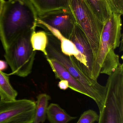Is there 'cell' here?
I'll list each match as a JSON object with an SVG mask.
<instances>
[{"label":"cell","instance_id":"obj_1","mask_svg":"<svg viewBox=\"0 0 123 123\" xmlns=\"http://www.w3.org/2000/svg\"><path fill=\"white\" fill-rule=\"evenodd\" d=\"M38 18L29 0L5 1L0 13V39L5 51L21 35L35 31Z\"/></svg>","mask_w":123,"mask_h":123},{"label":"cell","instance_id":"obj_2","mask_svg":"<svg viewBox=\"0 0 123 123\" xmlns=\"http://www.w3.org/2000/svg\"><path fill=\"white\" fill-rule=\"evenodd\" d=\"M122 15L113 13L104 22L95 62V80H97L100 74L109 76L121 64L119 55L115 50L121 42Z\"/></svg>","mask_w":123,"mask_h":123},{"label":"cell","instance_id":"obj_3","mask_svg":"<svg viewBox=\"0 0 123 123\" xmlns=\"http://www.w3.org/2000/svg\"><path fill=\"white\" fill-rule=\"evenodd\" d=\"M98 123H123V64L109 75Z\"/></svg>","mask_w":123,"mask_h":123},{"label":"cell","instance_id":"obj_4","mask_svg":"<svg viewBox=\"0 0 123 123\" xmlns=\"http://www.w3.org/2000/svg\"><path fill=\"white\" fill-rule=\"evenodd\" d=\"M47 56L56 60L63 65L71 74L80 82L88 91L91 98L101 110L104 105L106 95L105 86L99 84L97 80L93 79L82 71L78 62L74 56H68L64 54L61 50L48 40L46 47Z\"/></svg>","mask_w":123,"mask_h":123},{"label":"cell","instance_id":"obj_5","mask_svg":"<svg viewBox=\"0 0 123 123\" xmlns=\"http://www.w3.org/2000/svg\"><path fill=\"white\" fill-rule=\"evenodd\" d=\"M68 7L89 41L95 60L104 23L98 18L87 0H69Z\"/></svg>","mask_w":123,"mask_h":123},{"label":"cell","instance_id":"obj_6","mask_svg":"<svg viewBox=\"0 0 123 123\" xmlns=\"http://www.w3.org/2000/svg\"><path fill=\"white\" fill-rule=\"evenodd\" d=\"M33 32L21 35L5 50L4 57L12 71L9 76L15 74L25 77L32 72L36 52L30 43V37Z\"/></svg>","mask_w":123,"mask_h":123},{"label":"cell","instance_id":"obj_7","mask_svg":"<svg viewBox=\"0 0 123 123\" xmlns=\"http://www.w3.org/2000/svg\"><path fill=\"white\" fill-rule=\"evenodd\" d=\"M35 107L31 100H0V123H33Z\"/></svg>","mask_w":123,"mask_h":123},{"label":"cell","instance_id":"obj_8","mask_svg":"<svg viewBox=\"0 0 123 123\" xmlns=\"http://www.w3.org/2000/svg\"><path fill=\"white\" fill-rule=\"evenodd\" d=\"M76 23L73 14L69 7H59L38 16L37 25L44 24L48 25L69 39Z\"/></svg>","mask_w":123,"mask_h":123},{"label":"cell","instance_id":"obj_9","mask_svg":"<svg viewBox=\"0 0 123 123\" xmlns=\"http://www.w3.org/2000/svg\"><path fill=\"white\" fill-rule=\"evenodd\" d=\"M69 40L75 45L79 54L76 59L84 72L94 79V56L86 37L76 23L74 26Z\"/></svg>","mask_w":123,"mask_h":123},{"label":"cell","instance_id":"obj_10","mask_svg":"<svg viewBox=\"0 0 123 123\" xmlns=\"http://www.w3.org/2000/svg\"><path fill=\"white\" fill-rule=\"evenodd\" d=\"M46 58L56 79L66 80L68 83L69 88L91 98V95L86 89L63 65L55 59L48 57Z\"/></svg>","mask_w":123,"mask_h":123},{"label":"cell","instance_id":"obj_11","mask_svg":"<svg viewBox=\"0 0 123 123\" xmlns=\"http://www.w3.org/2000/svg\"><path fill=\"white\" fill-rule=\"evenodd\" d=\"M87 0L98 18L104 23L113 13H120L110 0Z\"/></svg>","mask_w":123,"mask_h":123},{"label":"cell","instance_id":"obj_12","mask_svg":"<svg viewBox=\"0 0 123 123\" xmlns=\"http://www.w3.org/2000/svg\"><path fill=\"white\" fill-rule=\"evenodd\" d=\"M37 26L42 27L48 30L60 40L61 50L62 53L67 56H74L75 58L78 57L79 52L74 44L71 40L65 37L59 31L44 24L37 25Z\"/></svg>","mask_w":123,"mask_h":123},{"label":"cell","instance_id":"obj_13","mask_svg":"<svg viewBox=\"0 0 123 123\" xmlns=\"http://www.w3.org/2000/svg\"><path fill=\"white\" fill-rule=\"evenodd\" d=\"M47 117L50 123H68L77 118L69 115L55 103H51L48 107Z\"/></svg>","mask_w":123,"mask_h":123},{"label":"cell","instance_id":"obj_14","mask_svg":"<svg viewBox=\"0 0 123 123\" xmlns=\"http://www.w3.org/2000/svg\"><path fill=\"white\" fill-rule=\"evenodd\" d=\"M17 92L13 88L8 74L0 71V98L1 101H12L16 100Z\"/></svg>","mask_w":123,"mask_h":123},{"label":"cell","instance_id":"obj_15","mask_svg":"<svg viewBox=\"0 0 123 123\" xmlns=\"http://www.w3.org/2000/svg\"><path fill=\"white\" fill-rule=\"evenodd\" d=\"M51 99L50 96L45 93L39 94L37 97L35 114L33 123H43L47 118V111L48 101Z\"/></svg>","mask_w":123,"mask_h":123},{"label":"cell","instance_id":"obj_16","mask_svg":"<svg viewBox=\"0 0 123 123\" xmlns=\"http://www.w3.org/2000/svg\"><path fill=\"white\" fill-rule=\"evenodd\" d=\"M48 42V36L45 31H35L32 33L30 43L33 50L34 51H41L45 57L47 56L46 47Z\"/></svg>","mask_w":123,"mask_h":123},{"label":"cell","instance_id":"obj_17","mask_svg":"<svg viewBox=\"0 0 123 123\" xmlns=\"http://www.w3.org/2000/svg\"><path fill=\"white\" fill-rule=\"evenodd\" d=\"M35 8L38 15H41L59 8V0H29Z\"/></svg>","mask_w":123,"mask_h":123},{"label":"cell","instance_id":"obj_18","mask_svg":"<svg viewBox=\"0 0 123 123\" xmlns=\"http://www.w3.org/2000/svg\"><path fill=\"white\" fill-rule=\"evenodd\" d=\"M99 117V115L95 111L89 110L82 114L76 123H93L96 121L98 122Z\"/></svg>","mask_w":123,"mask_h":123},{"label":"cell","instance_id":"obj_19","mask_svg":"<svg viewBox=\"0 0 123 123\" xmlns=\"http://www.w3.org/2000/svg\"><path fill=\"white\" fill-rule=\"evenodd\" d=\"M58 86L61 89L66 90L69 88V84L67 81L65 80H61L58 82Z\"/></svg>","mask_w":123,"mask_h":123},{"label":"cell","instance_id":"obj_20","mask_svg":"<svg viewBox=\"0 0 123 123\" xmlns=\"http://www.w3.org/2000/svg\"><path fill=\"white\" fill-rule=\"evenodd\" d=\"M69 0H59L58 4L60 7L68 8V2Z\"/></svg>","mask_w":123,"mask_h":123},{"label":"cell","instance_id":"obj_21","mask_svg":"<svg viewBox=\"0 0 123 123\" xmlns=\"http://www.w3.org/2000/svg\"><path fill=\"white\" fill-rule=\"evenodd\" d=\"M7 67V63L3 61L0 60V71H3L6 69Z\"/></svg>","mask_w":123,"mask_h":123},{"label":"cell","instance_id":"obj_22","mask_svg":"<svg viewBox=\"0 0 123 123\" xmlns=\"http://www.w3.org/2000/svg\"><path fill=\"white\" fill-rule=\"evenodd\" d=\"M5 1L4 0H0V13L2 10L3 6Z\"/></svg>","mask_w":123,"mask_h":123},{"label":"cell","instance_id":"obj_23","mask_svg":"<svg viewBox=\"0 0 123 123\" xmlns=\"http://www.w3.org/2000/svg\"><path fill=\"white\" fill-rule=\"evenodd\" d=\"M110 0L111 1H112V2L113 3V4H114V5H115V3H114V1H113V0Z\"/></svg>","mask_w":123,"mask_h":123}]
</instances>
